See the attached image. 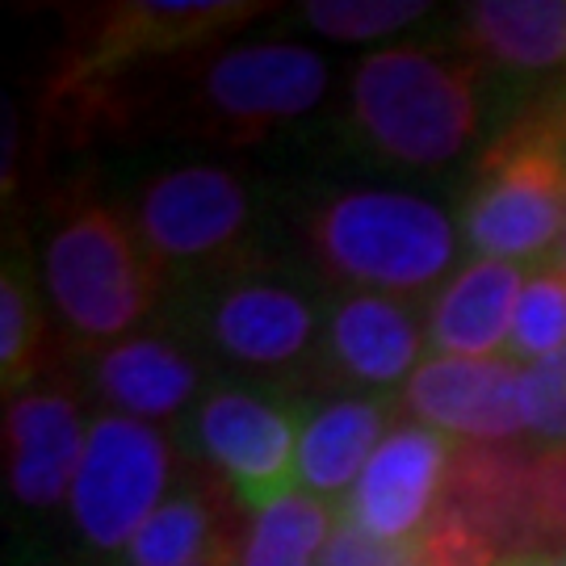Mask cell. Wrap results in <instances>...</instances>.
<instances>
[{
    "label": "cell",
    "instance_id": "cell-1",
    "mask_svg": "<svg viewBox=\"0 0 566 566\" xmlns=\"http://www.w3.org/2000/svg\"><path fill=\"white\" fill-rule=\"evenodd\" d=\"M248 0H118L88 9L51 72L46 97L76 126L118 118L122 84L160 60H193L202 46L269 13Z\"/></svg>",
    "mask_w": 566,
    "mask_h": 566
},
{
    "label": "cell",
    "instance_id": "cell-2",
    "mask_svg": "<svg viewBox=\"0 0 566 566\" xmlns=\"http://www.w3.org/2000/svg\"><path fill=\"white\" fill-rule=\"evenodd\" d=\"M483 67L432 46H386L353 72V122L365 143L403 168H441L479 139Z\"/></svg>",
    "mask_w": 566,
    "mask_h": 566
},
{
    "label": "cell",
    "instance_id": "cell-3",
    "mask_svg": "<svg viewBox=\"0 0 566 566\" xmlns=\"http://www.w3.org/2000/svg\"><path fill=\"white\" fill-rule=\"evenodd\" d=\"M42 290L76 348H109L156 311L164 269L135 227L105 202L81 198L42 240Z\"/></svg>",
    "mask_w": 566,
    "mask_h": 566
},
{
    "label": "cell",
    "instance_id": "cell-4",
    "mask_svg": "<svg viewBox=\"0 0 566 566\" xmlns=\"http://www.w3.org/2000/svg\"><path fill=\"white\" fill-rule=\"evenodd\" d=\"M306 243L332 282L416 298L449 273L458 235L441 206L399 189L327 193L306 214Z\"/></svg>",
    "mask_w": 566,
    "mask_h": 566
},
{
    "label": "cell",
    "instance_id": "cell-5",
    "mask_svg": "<svg viewBox=\"0 0 566 566\" xmlns=\"http://www.w3.org/2000/svg\"><path fill=\"white\" fill-rule=\"evenodd\" d=\"M483 261H537L566 235V102L512 122L486 147L462 210Z\"/></svg>",
    "mask_w": 566,
    "mask_h": 566
},
{
    "label": "cell",
    "instance_id": "cell-6",
    "mask_svg": "<svg viewBox=\"0 0 566 566\" xmlns=\"http://www.w3.org/2000/svg\"><path fill=\"white\" fill-rule=\"evenodd\" d=\"M324 93L327 63L311 46L240 42L189 63V76L168 88V114L206 139L252 143L311 114Z\"/></svg>",
    "mask_w": 566,
    "mask_h": 566
},
{
    "label": "cell",
    "instance_id": "cell-7",
    "mask_svg": "<svg viewBox=\"0 0 566 566\" xmlns=\"http://www.w3.org/2000/svg\"><path fill=\"white\" fill-rule=\"evenodd\" d=\"M172 446L156 424L118 411L88 420V441L67 500V521L97 558H122L160 504L172 495Z\"/></svg>",
    "mask_w": 566,
    "mask_h": 566
},
{
    "label": "cell",
    "instance_id": "cell-8",
    "mask_svg": "<svg viewBox=\"0 0 566 566\" xmlns=\"http://www.w3.org/2000/svg\"><path fill=\"white\" fill-rule=\"evenodd\" d=\"M206 344L248 374L290 378L315 357L319 298L264 264H227L202 290Z\"/></svg>",
    "mask_w": 566,
    "mask_h": 566
},
{
    "label": "cell",
    "instance_id": "cell-9",
    "mask_svg": "<svg viewBox=\"0 0 566 566\" xmlns=\"http://www.w3.org/2000/svg\"><path fill=\"white\" fill-rule=\"evenodd\" d=\"M130 227L164 273H219L252 227V193L223 164H181L143 181Z\"/></svg>",
    "mask_w": 566,
    "mask_h": 566
},
{
    "label": "cell",
    "instance_id": "cell-10",
    "mask_svg": "<svg viewBox=\"0 0 566 566\" xmlns=\"http://www.w3.org/2000/svg\"><path fill=\"white\" fill-rule=\"evenodd\" d=\"M303 407L252 390H214L198 407V446L214 479L243 512H261L298 491Z\"/></svg>",
    "mask_w": 566,
    "mask_h": 566
},
{
    "label": "cell",
    "instance_id": "cell-11",
    "mask_svg": "<svg viewBox=\"0 0 566 566\" xmlns=\"http://www.w3.org/2000/svg\"><path fill=\"white\" fill-rule=\"evenodd\" d=\"M453 449L446 432L428 424H395L340 512L386 546H411L424 537L446 500Z\"/></svg>",
    "mask_w": 566,
    "mask_h": 566
},
{
    "label": "cell",
    "instance_id": "cell-12",
    "mask_svg": "<svg viewBox=\"0 0 566 566\" xmlns=\"http://www.w3.org/2000/svg\"><path fill=\"white\" fill-rule=\"evenodd\" d=\"M84 407L81 390L67 382H34L18 399L4 403V486L9 500L30 512L46 516L55 507H67L72 483L84 458Z\"/></svg>",
    "mask_w": 566,
    "mask_h": 566
},
{
    "label": "cell",
    "instance_id": "cell-13",
    "mask_svg": "<svg viewBox=\"0 0 566 566\" xmlns=\"http://www.w3.org/2000/svg\"><path fill=\"white\" fill-rule=\"evenodd\" d=\"M403 407L420 424L453 432L465 446H504L528 432L525 369L500 357H428L407 378Z\"/></svg>",
    "mask_w": 566,
    "mask_h": 566
},
{
    "label": "cell",
    "instance_id": "cell-14",
    "mask_svg": "<svg viewBox=\"0 0 566 566\" xmlns=\"http://www.w3.org/2000/svg\"><path fill=\"white\" fill-rule=\"evenodd\" d=\"M231 491L193 474L135 533L118 566H240L243 533L231 521Z\"/></svg>",
    "mask_w": 566,
    "mask_h": 566
},
{
    "label": "cell",
    "instance_id": "cell-15",
    "mask_svg": "<svg viewBox=\"0 0 566 566\" xmlns=\"http://www.w3.org/2000/svg\"><path fill=\"white\" fill-rule=\"evenodd\" d=\"M202 386V369L168 336L135 332L93 357V390L105 411H118L143 424L181 416Z\"/></svg>",
    "mask_w": 566,
    "mask_h": 566
},
{
    "label": "cell",
    "instance_id": "cell-16",
    "mask_svg": "<svg viewBox=\"0 0 566 566\" xmlns=\"http://www.w3.org/2000/svg\"><path fill=\"white\" fill-rule=\"evenodd\" d=\"M420 327L411 306L386 294H344L327 311V361L344 382L395 386L420 369Z\"/></svg>",
    "mask_w": 566,
    "mask_h": 566
},
{
    "label": "cell",
    "instance_id": "cell-17",
    "mask_svg": "<svg viewBox=\"0 0 566 566\" xmlns=\"http://www.w3.org/2000/svg\"><path fill=\"white\" fill-rule=\"evenodd\" d=\"M525 277L507 261H470L432 303L428 340L441 357L486 361L512 340V319L521 303Z\"/></svg>",
    "mask_w": 566,
    "mask_h": 566
},
{
    "label": "cell",
    "instance_id": "cell-18",
    "mask_svg": "<svg viewBox=\"0 0 566 566\" xmlns=\"http://www.w3.org/2000/svg\"><path fill=\"white\" fill-rule=\"evenodd\" d=\"M390 407L382 399H336L306 416L298 446V491L340 507L369 458L386 441Z\"/></svg>",
    "mask_w": 566,
    "mask_h": 566
},
{
    "label": "cell",
    "instance_id": "cell-19",
    "mask_svg": "<svg viewBox=\"0 0 566 566\" xmlns=\"http://www.w3.org/2000/svg\"><path fill=\"white\" fill-rule=\"evenodd\" d=\"M462 42L479 60L546 72L566 63V0H479L462 9Z\"/></svg>",
    "mask_w": 566,
    "mask_h": 566
},
{
    "label": "cell",
    "instance_id": "cell-20",
    "mask_svg": "<svg viewBox=\"0 0 566 566\" xmlns=\"http://www.w3.org/2000/svg\"><path fill=\"white\" fill-rule=\"evenodd\" d=\"M46 311H42L39 277L25 248H4L0 269V395L4 403L39 382Z\"/></svg>",
    "mask_w": 566,
    "mask_h": 566
},
{
    "label": "cell",
    "instance_id": "cell-21",
    "mask_svg": "<svg viewBox=\"0 0 566 566\" xmlns=\"http://www.w3.org/2000/svg\"><path fill=\"white\" fill-rule=\"evenodd\" d=\"M340 521V507L290 491L277 504L261 507L243 528L240 566H319Z\"/></svg>",
    "mask_w": 566,
    "mask_h": 566
},
{
    "label": "cell",
    "instance_id": "cell-22",
    "mask_svg": "<svg viewBox=\"0 0 566 566\" xmlns=\"http://www.w3.org/2000/svg\"><path fill=\"white\" fill-rule=\"evenodd\" d=\"M566 348V269L549 264L542 273L525 277L521 303H516V319H512V340L507 353L516 365L546 361L554 353Z\"/></svg>",
    "mask_w": 566,
    "mask_h": 566
},
{
    "label": "cell",
    "instance_id": "cell-23",
    "mask_svg": "<svg viewBox=\"0 0 566 566\" xmlns=\"http://www.w3.org/2000/svg\"><path fill=\"white\" fill-rule=\"evenodd\" d=\"M428 13L432 4H420V0H311L303 4L306 25L336 42L386 39L395 30L424 21Z\"/></svg>",
    "mask_w": 566,
    "mask_h": 566
},
{
    "label": "cell",
    "instance_id": "cell-24",
    "mask_svg": "<svg viewBox=\"0 0 566 566\" xmlns=\"http://www.w3.org/2000/svg\"><path fill=\"white\" fill-rule=\"evenodd\" d=\"M528 390V432L542 446H566V348L546 361L525 365Z\"/></svg>",
    "mask_w": 566,
    "mask_h": 566
},
{
    "label": "cell",
    "instance_id": "cell-25",
    "mask_svg": "<svg viewBox=\"0 0 566 566\" xmlns=\"http://www.w3.org/2000/svg\"><path fill=\"white\" fill-rule=\"evenodd\" d=\"M319 566H411V546H386L340 512L336 533L319 554Z\"/></svg>",
    "mask_w": 566,
    "mask_h": 566
},
{
    "label": "cell",
    "instance_id": "cell-26",
    "mask_svg": "<svg viewBox=\"0 0 566 566\" xmlns=\"http://www.w3.org/2000/svg\"><path fill=\"white\" fill-rule=\"evenodd\" d=\"M504 566H554V558H542V554H521V558H512Z\"/></svg>",
    "mask_w": 566,
    "mask_h": 566
},
{
    "label": "cell",
    "instance_id": "cell-27",
    "mask_svg": "<svg viewBox=\"0 0 566 566\" xmlns=\"http://www.w3.org/2000/svg\"><path fill=\"white\" fill-rule=\"evenodd\" d=\"M558 264H563V269H566V235H563V261H558Z\"/></svg>",
    "mask_w": 566,
    "mask_h": 566
},
{
    "label": "cell",
    "instance_id": "cell-28",
    "mask_svg": "<svg viewBox=\"0 0 566 566\" xmlns=\"http://www.w3.org/2000/svg\"><path fill=\"white\" fill-rule=\"evenodd\" d=\"M554 566H566V554H558V563H554Z\"/></svg>",
    "mask_w": 566,
    "mask_h": 566
}]
</instances>
